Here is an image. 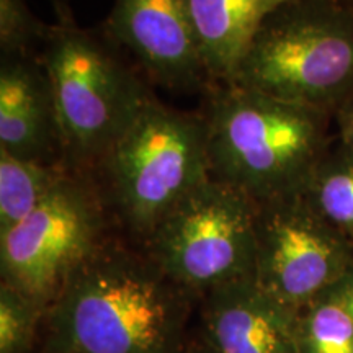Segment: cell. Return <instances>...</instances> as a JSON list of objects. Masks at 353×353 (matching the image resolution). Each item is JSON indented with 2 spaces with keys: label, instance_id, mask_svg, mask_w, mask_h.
<instances>
[{
  "label": "cell",
  "instance_id": "e0dca14e",
  "mask_svg": "<svg viewBox=\"0 0 353 353\" xmlns=\"http://www.w3.org/2000/svg\"><path fill=\"white\" fill-rule=\"evenodd\" d=\"M50 26L34 15L26 0H0L2 57L34 56V48L41 50Z\"/></svg>",
  "mask_w": 353,
  "mask_h": 353
},
{
  "label": "cell",
  "instance_id": "7c38bea8",
  "mask_svg": "<svg viewBox=\"0 0 353 353\" xmlns=\"http://www.w3.org/2000/svg\"><path fill=\"white\" fill-rule=\"evenodd\" d=\"M293 0H188L190 17L211 82L228 83L259 28Z\"/></svg>",
  "mask_w": 353,
  "mask_h": 353
},
{
  "label": "cell",
  "instance_id": "2e32d148",
  "mask_svg": "<svg viewBox=\"0 0 353 353\" xmlns=\"http://www.w3.org/2000/svg\"><path fill=\"white\" fill-rule=\"evenodd\" d=\"M44 314L19 290L0 283V353H37Z\"/></svg>",
  "mask_w": 353,
  "mask_h": 353
},
{
  "label": "cell",
  "instance_id": "30bf717a",
  "mask_svg": "<svg viewBox=\"0 0 353 353\" xmlns=\"http://www.w3.org/2000/svg\"><path fill=\"white\" fill-rule=\"evenodd\" d=\"M196 314V341L208 353H299L298 311L265 293L254 278L211 291Z\"/></svg>",
  "mask_w": 353,
  "mask_h": 353
},
{
  "label": "cell",
  "instance_id": "44dd1931",
  "mask_svg": "<svg viewBox=\"0 0 353 353\" xmlns=\"http://www.w3.org/2000/svg\"><path fill=\"white\" fill-rule=\"evenodd\" d=\"M187 353H208V352H206L205 348H203L201 343L196 341V337H193V341H192V343H190Z\"/></svg>",
  "mask_w": 353,
  "mask_h": 353
},
{
  "label": "cell",
  "instance_id": "9a60e30c",
  "mask_svg": "<svg viewBox=\"0 0 353 353\" xmlns=\"http://www.w3.org/2000/svg\"><path fill=\"white\" fill-rule=\"evenodd\" d=\"M299 353H353V319L330 294L299 309L296 316Z\"/></svg>",
  "mask_w": 353,
  "mask_h": 353
},
{
  "label": "cell",
  "instance_id": "52a82bcc",
  "mask_svg": "<svg viewBox=\"0 0 353 353\" xmlns=\"http://www.w3.org/2000/svg\"><path fill=\"white\" fill-rule=\"evenodd\" d=\"M257 201L210 176L159 224L145 252L198 301L254 276Z\"/></svg>",
  "mask_w": 353,
  "mask_h": 353
},
{
  "label": "cell",
  "instance_id": "9c48e42d",
  "mask_svg": "<svg viewBox=\"0 0 353 353\" xmlns=\"http://www.w3.org/2000/svg\"><path fill=\"white\" fill-rule=\"evenodd\" d=\"M105 34L134 57L144 76L175 92L213 87L198 46L188 0H114Z\"/></svg>",
  "mask_w": 353,
  "mask_h": 353
},
{
  "label": "cell",
  "instance_id": "5bb4252c",
  "mask_svg": "<svg viewBox=\"0 0 353 353\" xmlns=\"http://www.w3.org/2000/svg\"><path fill=\"white\" fill-rule=\"evenodd\" d=\"M303 195L322 218L353 241V149L341 143L329 148Z\"/></svg>",
  "mask_w": 353,
  "mask_h": 353
},
{
  "label": "cell",
  "instance_id": "5b68a950",
  "mask_svg": "<svg viewBox=\"0 0 353 353\" xmlns=\"http://www.w3.org/2000/svg\"><path fill=\"white\" fill-rule=\"evenodd\" d=\"M228 83L334 117L353 95V2L293 0L280 7Z\"/></svg>",
  "mask_w": 353,
  "mask_h": 353
},
{
  "label": "cell",
  "instance_id": "3957f363",
  "mask_svg": "<svg viewBox=\"0 0 353 353\" xmlns=\"http://www.w3.org/2000/svg\"><path fill=\"white\" fill-rule=\"evenodd\" d=\"M105 34L57 19L39 50L54 95L65 165L94 172L157 99Z\"/></svg>",
  "mask_w": 353,
  "mask_h": 353
},
{
  "label": "cell",
  "instance_id": "ba28073f",
  "mask_svg": "<svg viewBox=\"0 0 353 353\" xmlns=\"http://www.w3.org/2000/svg\"><path fill=\"white\" fill-rule=\"evenodd\" d=\"M353 268V241L327 223L303 193L257 201L254 281L299 311Z\"/></svg>",
  "mask_w": 353,
  "mask_h": 353
},
{
  "label": "cell",
  "instance_id": "4fadbf2b",
  "mask_svg": "<svg viewBox=\"0 0 353 353\" xmlns=\"http://www.w3.org/2000/svg\"><path fill=\"white\" fill-rule=\"evenodd\" d=\"M69 170L0 151V234L21 223Z\"/></svg>",
  "mask_w": 353,
  "mask_h": 353
},
{
  "label": "cell",
  "instance_id": "ffe728a7",
  "mask_svg": "<svg viewBox=\"0 0 353 353\" xmlns=\"http://www.w3.org/2000/svg\"><path fill=\"white\" fill-rule=\"evenodd\" d=\"M54 7V12L57 19H69V17H74L72 12L69 8V0H50Z\"/></svg>",
  "mask_w": 353,
  "mask_h": 353
},
{
  "label": "cell",
  "instance_id": "7a4b0ae2",
  "mask_svg": "<svg viewBox=\"0 0 353 353\" xmlns=\"http://www.w3.org/2000/svg\"><path fill=\"white\" fill-rule=\"evenodd\" d=\"M210 175L255 201L303 193L330 148L332 114L237 83H216L200 110Z\"/></svg>",
  "mask_w": 353,
  "mask_h": 353
},
{
  "label": "cell",
  "instance_id": "6da1fadb",
  "mask_svg": "<svg viewBox=\"0 0 353 353\" xmlns=\"http://www.w3.org/2000/svg\"><path fill=\"white\" fill-rule=\"evenodd\" d=\"M198 303L117 232L48 307L37 353H187Z\"/></svg>",
  "mask_w": 353,
  "mask_h": 353
},
{
  "label": "cell",
  "instance_id": "8fae6325",
  "mask_svg": "<svg viewBox=\"0 0 353 353\" xmlns=\"http://www.w3.org/2000/svg\"><path fill=\"white\" fill-rule=\"evenodd\" d=\"M0 151L65 165L54 95L39 56L2 57Z\"/></svg>",
  "mask_w": 353,
  "mask_h": 353
},
{
  "label": "cell",
  "instance_id": "d6986e66",
  "mask_svg": "<svg viewBox=\"0 0 353 353\" xmlns=\"http://www.w3.org/2000/svg\"><path fill=\"white\" fill-rule=\"evenodd\" d=\"M327 294H330L335 301L341 304L353 319V268L337 285L327 291Z\"/></svg>",
  "mask_w": 353,
  "mask_h": 353
},
{
  "label": "cell",
  "instance_id": "8992f818",
  "mask_svg": "<svg viewBox=\"0 0 353 353\" xmlns=\"http://www.w3.org/2000/svg\"><path fill=\"white\" fill-rule=\"evenodd\" d=\"M117 232L95 175L70 169L21 223L0 234V283L48 311Z\"/></svg>",
  "mask_w": 353,
  "mask_h": 353
},
{
  "label": "cell",
  "instance_id": "ac0fdd59",
  "mask_svg": "<svg viewBox=\"0 0 353 353\" xmlns=\"http://www.w3.org/2000/svg\"><path fill=\"white\" fill-rule=\"evenodd\" d=\"M339 130V143L353 149V95L343 101L334 113Z\"/></svg>",
  "mask_w": 353,
  "mask_h": 353
},
{
  "label": "cell",
  "instance_id": "277c9868",
  "mask_svg": "<svg viewBox=\"0 0 353 353\" xmlns=\"http://www.w3.org/2000/svg\"><path fill=\"white\" fill-rule=\"evenodd\" d=\"M92 174L117 231L144 247L167 214L211 176L201 113L156 99Z\"/></svg>",
  "mask_w": 353,
  "mask_h": 353
}]
</instances>
